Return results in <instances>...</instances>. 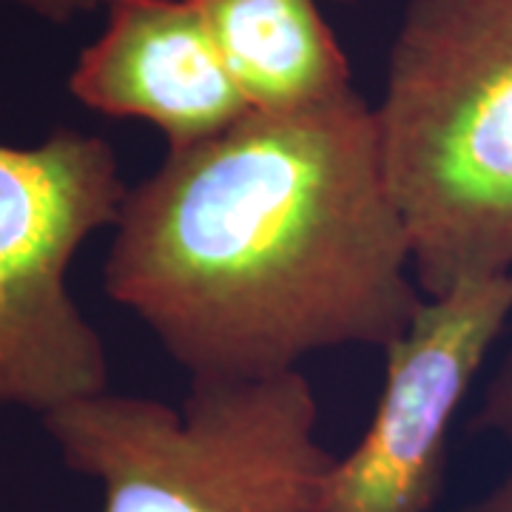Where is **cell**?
<instances>
[{"mask_svg":"<svg viewBox=\"0 0 512 512\" xmlns=\"http://www.w3.org/2000/svg\"><path fill=\"white\" fill-rule=\"evenodd\" d=\"M373 126L424 299L512 274V0H410Z\"/></svg>","mask_w":512,"mask_h":512,"instance_id":"cell-2","label":"cell"},{"mask_svg":"<svg viewBox=\"0 0 512 512\" xmlns=\"http://www.w3.org/2000/svg\"><path fill=\"white\" fill-rule=\"evenodd\" d=\"M339 3H356V0H339Z\"/></svg>","mask_w":512,"mask_h":512,"instance_id":"cell-11","label":"cell"},{"mask_svg":"<svg viewBox=\"0 0 512 512\" xmlns=\"http://www.w3.org/2000/svg\"><path fill=\"white\" fill-rule=\"evenodd\" d=\"M126 194L103 137L57 128L37 146L0 143V407L46 416L109 390L106 342L66 279Z\"/></svg>","mask_w":512,"mask_h":512,"instance_id":"cell-4","label":"cell"},{"mask_svg":"<svg viewBox=\"0 0 512 512\" xmlns=\"http://www.w3.org/2000/svg\"><path fill=\"white\" fill-rule=\"evenodd\" d=\"M106 293L191 382H245L333 348H387L424 293L359 92L251 111L128 188Z\"/></svg>","mask_w":512,"mask_h":512,"instance_id":"cell-1","label":"cell"},{"mask_svg":"<svg viewBox=\"0 0 512 512\" xmlns=\"http://www.w3.org/2000/svg\"><path fill=\"white\" fill-rule=\"evenodd\" d=\"M23 6L26 12H35L37 18L52 20V23H69L77 15H86L100 6V0H3Z\"/></svg>","mask_w":512,"mask_h":512,"instance_id":"cell-9","label":"cell"},{"mask_svg":"<svg viewBox=\"0 0 512 512\" xmlns=\"http://www.w3.org/2000/svg\"><path fill=\"white\" fill-rule=\"evenodd\" d=\"M476 430H490L512 444V348L501 370L495 373L493 384L487 387V396H484L481 413L476 419Z\"/></svg>","mask_w":512,"mask_h":512,"instance_id":"cell-8","label":"cell"},{"mask_svg":"<svg viewBox=\"0 0 512 512\" xmlns=\"http://www.w3.org/2000/svg\"><path fill=\"white\" fill-rule=\"evenodd\" d=\"M512 316V274L461 282L421 302L384 348L370 427L336 456L322 512H430L447 481L450 430L493 342Z\"/></svg>","mask_w":512,"mask_h":512,"instance_id":"cell-5","label":"cell"},{"mask_svg":"<svg viewBox=\"0 0 512 512\" xmlns=\"http://www.w3.org/2000/svg\"><path fill=\"white\" fill-rule=\"evenodd\" d=\"M106 6V29L69 77L77 103L106 117L146 120L163 131L168 151L214 140L251 114L194 0Z\"/></svg>","mask_w":512,"mask_h":512,"instance_id":"cell-6","label":"cell"},{"mask_svg":"<svg viewBox=\"0 0 512 512\" xmlns=\"http://www.w3.org/2000/svg\"><path fill=\"white\" fill-rule=\"evenodd\" d=\"M251 111L293 114L353 89L319 0H194Z\"/></svg>","mask_w":512,"mask_h":512,"instance_id":"cell-7","label":"cell"},{"mask_svg":"<svg viewBox=\"0 0 512 512\" xmlns=\"http://www.w3.org/2000/svg\"><path fill=\"white\" fill-rule=\"evenodd\" d=\"M464 512H512V473Z\"/></svg>","mask_w":512,"mask_h":512,"instance_id":"cell-10","label":"cell"},{"mask_svg":"<svg viewBox=\"0 0 512 512\" xmlns=\"http://www.w3.org/2000/svg\"><path fill=\"white\" fill-rule=\"evenodd\" d=\"M43 427L63 464L103 487V512H322L336 461L302 370L191 382L180 407L106 390Z\"/></svg>","mask_w":512,"mask_h":512,"instance_id":"cell-3","label":"cell"}]
</instances>
